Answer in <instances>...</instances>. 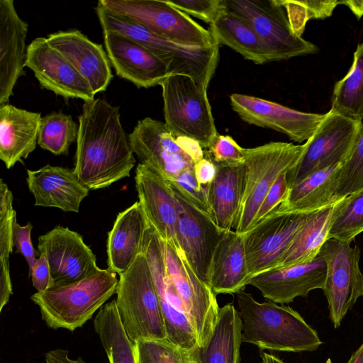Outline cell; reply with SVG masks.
<instances>
[{
    "mask_svg": "<svg viewBox=\"0 0 363 363\" xmlns=\"http://www.w3.org/2000/svg\"><path fill=\"white\" fill-rule=\"evenodd\" d=\"M161 243L167 274L184 305L201 347L211 336L218 320L220 307L216 295L198 277L182 250L162 239Z\"/></svg>",
    "mask_w": 363,
    "mask_h": 363,
    "instance_id": "obj_13",
    "label": "cell"
},
{
    "mask_svg": "<svg viewBox=\"0 0 363 363\" xmlns=\"http://www.w3.org/2000/svg\"><path fill=\"white\" fill-rule=\"evenodd\" d=\"M193 167L186 169L170 182L181 189L197 205L209 213L207 189L199 185L194 176Z\"/></svg>",
    "mask_w": 363,
    "mask_h": 363,
    "instance_id": "obj_44",
    "label": "cell"
},
{
    "mask_svg": "<svg viewBox=\"0 0 363 363\" xmlns=\"http://www.w3.org/2000/svg\"><path fill=\"white\" fill-rule=\"evenodd\" d=\"M176 142L194 163L205 157L203 147L196 140L186 136H177L176 137Z\"/></svg>",
    "mask_w": 363,
    "mask_h": 363,
    "instance_id": "obj_48",
    "label": "cell"
},
{
    "mask_svg": "<svg viewBox=\"0 0 363 363\" xmlns=\"http://www.w3.org/2000/svg\"><path fill=\"white\" fill-rule=\"evenodd\" d=\"M228 11L244 19L259 35L273 61L313 54L318 48L292 30L279 0H223Z\"/></svg>",
    "mask_w": 363,
    "mask_h": 363,
    "instance_id": "obj_7",
    "label": "cell"
},
{
    "mask_svg": "<svg viewBox=\"0 0 363 363\" xmlns=\"http://www.w3.org/2000/svg\"><path fill=\"white\" fill-rule=\"evenodd\" d=\"M340 4L347 6L358 18L363 16V1H343Z\"/></svg>",
    "mask_w": 363,
    "mask_h": 363,
    "instance_id": "obj_50",
    "label": "cell"
},
{
    "mask_svg": "<svg viewBox=\"0 0 363 363\" xmlns=\"http://www.w3.org/2000/svg\"><path fill=\"white\" fill-rule=\"evenodd\" d=\"M342 162L318 170L289 188L278 211H315L335 203L334 194Z\"/></svg>",
    "mask_w": 363,
    "mask_h": 363,
    "instance_id": "obj_30",
    "label": "cell"
},
{
    "mask_svg": "<svg viewBox=\"0 0 363 363\" xmlns=\"http://www.w3.org/2000/svg\"><path fill=\"white\" fill-rule=\"evenodd\" d=\"M260 357L262 359L261 363H285L278 357L264 352H260Z\"/></svg>",
    "mask_w": 363,
    "mask_h": 363,
    "instance_id": "obj_52",
    "label": "cell"
},
{
    "mask_svg": "<svg viewBox=\"0 0 363 363\" xmlns=\"http://www.w3.org/2000/svg\"><path fill=\"white\" fill-rule=\"evenodd\" d=\"M169 183L175 197L179 248L198 277L210 287L211 262L224 230L218 227L208 212Z\"/></svg>",
    "mask_w": 363,
    "mask_h": 363,
    "instance_id": "obj_10",
    "label": "cell"
},
{
    "mask_svg": "<svg viewBox=\"0 0 363 363\" xmlns=\"http://www.w3.org/2000/svg\"><path fill=\"white\" fill-rule=\"evenodd\" d=\"M361 250L351 242L328 239L320 254L326 266L323 289L335 328L340 324L359 298L363 296V274L359 267Z\"/></svg>",
    "mask_w": 363,
    "mask_h": 363,
    "instance_id": "obj_11",
    "label": "cell"
},
{
    "mask_svg": "<svg viewBox=\"0 0 363 363\" xmlns=\"http://www.w3.org/2000/svg\"><path fill=\"white\" fill-rule=\"evenodd\" d=\"M333 205L312 214L275 268L308 263L318 256L328 240Z\"/></svg>",
    "mask_w": 363,
    "mask_h": 363,
    "instance_id": "obj_32",
    "label": "cell"
},
{
    "mask_svg": "<svg viewBox=\"0 0 363 363\" xmlns=\"http://www.w3.org/2000/svg\"><path fill=\"white\" fill-rule=\"evenodd\" d=\"M185 13L212 24L225 9L223 0H167Z\"/></svg>",
    "mask_w": 363,
    "mask_h": 363,
    "instance_id": "obj_42",
    "label": "cell"
},
{
    "mask_svg": "<svg viewBox=\"0 0 363 363\" xmlns=\"http://www.w3.org/2000/svg\"><path fill=\"white\" fill-rule=\"evenodd\" d=\"M38 248L47 257L54 286L79 281L99 269L81 235L68 228L57 225L40 235Z\"/></svg>",
    "mask_w": 363,
    "mask_h": 363,
    "instance_id": "obj_17",
    "label": "cell"
},
{
    "mask_svg": "<svg viewBox=\"0 0 363 363\" xmlns=\"http://www.w3.org/2000/svg\"><path fill=\"white\" fill-rule=\"evenodd\" d=\"M206 153L216 164H235L243 163L245 160V148L227 135L218 134Z\"/></svg>",
    "mask_w": 363,
    "mask_h": 363,
    "instance_id": "obj_41",
    "label": "cell"
},
{
    "mask_svg": "<svg viewBox=\"0 0 363 363\" xmlns=\"http://www.w3.org/2000/svg\"><path fill=\"white\" fill-rule=\"evenodd\" d=\"M347 363H363V342L351 355Z\"/></svg>",
    "mask_w": 363,
    "mask_h": 363,
    "instance_id": "obj_51",
    "label": "cell"
},
{
    "mask_svg": "<svg viewBox=\"0 0 363 363\" xmlns=\"http://www.w3.org/2000/svg\"><path fill=\"white\" fill-rule=\"evenodd\" d=\"M46 363H86L81 357L72 359L69 357V351L64 349H55L45 354Z\"/></svg>",
    "mask_w": 363,
    "mask_h": 363,
    "instance_id": "obj_49",
    "label": "cell"
},
{
    "mask_svg": "<svg viewBox=\"0 0 363 363\" xmlns=\"http://www.w3.org/2000/svg\"><path fill=\"white\" fill-rule=\"evenodd\" d=\"M194 173L199 185L208 189L209 185L213 181L216 172L217 166L213 161L208 156L194 164Z\"/></svg>",
    "mask_w": 363,
    "mask_h": 363,
    "instance_id": "obj_47",
    "label": "cell"
},
{
    "mask_svg": "<svg viewBox=\"0 0 363 363\" xmlns=\"http://www.w3.org/2000/svg\"><path fill=\"white\" fill-rule=\"evenodd\" d=\"M242 322V340L262 350L313 352L323 343L318 333L291 307L259 303L250 293L236 294Z\"/></svg>",
    "mask_w": 363,
    "mask_h": 363,
    "instance_id": "obj_2",
    "label": "cell"
},
{
    "mask_svg": "<svg viewBox=\"0 0 363 363\" xmlns=\"http://www.w3.org/2000/svg\"><path fill=\"white\" fill-rule=\"evenodd\" d=\"M314 212L274 210L242 235L250 278L277 266Z\"/></svg>",
    "mask_w": 363,
    "mask_h": 363,
    "instance_id": "obj_12",
    "label": "cell"
},
{
    "mask_svg": "<svg viewBox=\"0 0 363 363\" xmlns=\"http://www.w3.org/2000/svg\"><path fill=\"white\" fill-rule=\"evenodd\" d=\"M210 26L219 45H224L255 64L272 62L271 52L253 28L242 18L225 9Z\"/></svg>",
    "mask_w": 363,
    "mask_h": 363,
    "instance_id": "obj_31",
    "label": "cell"
},
{
    "mask_svg": "<svg viewBox=\"0 0 363 363\" xmlns=\"http://www.w3.org/2000/svg\"><path fill=\"white\" fill-rule=\"evenodd\" d=\"M135 182L138 201L150 225L162 240L180 250L176 233L175 197L169 182L140 162L135 169Z\"/></svg>",
    "mask_w": 363,
    "mask_h": 363,
    "instance_id": "obj_21",
    "label": "cell"
},
{
    "mask_svg": "<svg viewBox=\"0 0 363 363\" xmlns=\"http://www.w3.org/2000/svg\"><path fill=\"white\" fill-rule=\"evenodd\" d=\"M363 188V126L340 170L334 194L335 202Z\"/></svg>",
    "mask_w": 363,
    "mask_h": 363,
    "instance_id": "obj_38",
    "label": "cell"
},
{
    "mask_svg": "<svg viewBox=\"0 0 363 363\" xmlns=\"http://www.w3.org/2000/svg\"><path fill=\"white\" fill-rule=\"evenodd\" d=\"M94 326L109 363H137L135 346L122 325L116 299L99 310Z\"/></svg>",
    "mask_w": 363,
    "mask_h": 363,
    "instance_id": "obj_33",
    "label": "cell"
},
{
    "mask_svg": "<svg viewBox=\"0 0 363 363\" xmlns=\"http://www.w3.org/2000/svg\"><path fill=\"white\" fill-rule=\"evenodd\" d=\"M150 226L139 201L120 212L108 233V269L119 275L125 272L141 253L145 233Z\"/></svg>",
    "mask_w": 363,
    "mask_h": 363,
    "instance_id": "obj_25",
    "label": "cell"
},
{
    "mask_svg": "<svg viewBox=\"0 0 363 363\" xmlns=\"http://www.w3.org/2000/svg\"><path fill=\"white\" fill-rule=\"evenodd\" d=\"M27 184L35 206L54 207L78 213L87 189L73 169L47 164L38 169H27Z\"/></svg>",
    "mask_w": 363,
    "mask_h": 363,
    "instance_id": "obj_24",
    "label": "cell"
},
{
    "mask_svg": "<svg viewBox=\"0 0 363 363\" xmlns=\"http://www.w3.org/2000/svg\"><path fill=\"white\" fill-rule=\"evenodd\" d=\"M41 118L40 113L0 105V159L7 169L35 149Z\"/></svg>",
    "mask_w": 363,
    "mask_h": 363,
    "instance_id": "obj_27",
    "label": "cell"
},
{
    "mask_svg": "<svg viewBox=\"0 0 363 363\" xmlns=\"http://www.w3.org/2000/svg\"><path fill=\"white\" fill-rule=\"evenodd\" d=\"M280 4L287 11V16L293 31L301 36L306 23L311 18L330 17L340 4L339 1H281Z\"/></svg>",
    "mask_w": 363,
    "mask_h": 363,
    "instance_id": "obj_39",
    "label": "cell"
},
{
    "mask_svg": "<svg viewBox=\"0 0 363 363\" xmlns=\"http://www.w3.org/2000/svg\"><path fill=\"white\" fill-rule=\"evenodd\" d=\"M131 149L140 163L172 182L194 162L176 142V137L162 121L146 117L138 121L128 135Z\"/></svg>",
    "mask_w": 363,
    "mask_h": 363,
    "instance_id": "obj_15",
    "label": "cell"
},
{
    "mask_svg": "<svg viewBox=\"0 0 363 363\" xmlns=\"http://www.w3.org/2000/svg\"><path fill=\"white\" fill-rule=\"evenodd\" d=\"M33 225L28 222L21 226L16 219L13 224V241L16 251L22 255L28 264V274L31 272L36 260V251L31 242V230Z\"/></svg>",
    "mask_w": 363,
    "mask_h": 363,
    "instance_id": "obj_45",
    "label": "cell"
},
{
    "mask_svg": "<svg viewBox=\"0 0 363 363\" xmlns=\"http://www.w3.org/2000/svg\"><path fill=\"white\" fill-rule=\"evenodd\" d=\"M79 125L70 115L52 112L42 117L38 138V145L55 155H67L77 141Z\"/></svg>",
    "mask_w": 363,
    "mask_h": 363,
    "instance_id": "obj_37",
    "label": "cell"
},
{
    "mask_svg": "<svg viewBox=\"0 0 363 363\" xmlns=\"http://www.w3.org/2000/svg\"><path fill=\"white\" fill-rule=\"evenodd\" d=\"M216 164V175L207 189L209 213L220 229L230 230L235 229L242 208L247 167L245 162Z\"/></svg>",
    "mask_w": 363,
    "mask_h": 363,
    "instance_id": "obj_26",
    "label": "cell"
},
{
    "mask_svg": "<svg viewBox=\"0 0 363 363\" xmlns=\"http://www.w3.org/2000/svg\"><path fill=\"white\" fill-rule=\"evenodd\" d=\"M106 52L116 74L138 88L160 85L170 74L167 66L149 50L128 37L104 31Z\"/></svg>",
    "mask_w": 363,
    "mask_h": 363,
    "instance_id": "obj_20",
    "label": "cell"
},
{
    "mask_svg": "<svg viewBox=\"0 0 363 363\" xmlns=\"http://www.w3.org/2000/svg\"><path fill=\"white\" fill-rule=\"evenodd\" d=\"M25 67L33 71L40 86L65 99H94L86 80L46 38H37L28 46Z\"/></svg>",
    "mask_w": 363,
    "mask_h": 363,
    "instance_id": "obj_18",
    "label": "cell"
},
{
    "mask_svg": "<svg viewBox=\"0 0 363 363\" xmlns=\"http://www.w3.org/2000/svg\"><path fill=\"white\" fill-rule=\"evenodd\" d=\"M250 275L243 235L224 230L211 267L210 287L215 295L237 294L247 285Z\"/></svg>",
    "mask_w": 363,
    "mask_h": 363,
    "instance_id": "obj_28",
    "label": "cell"
},
{
    "mask_svg": "<svg viewBox=\"0 0 363 363\" xmlns=\"http://www.w3.org/2000/svg\"><path fill=\"white\" fill-rule=\"evenodd\" d=\"M348 72L335 84L330 109L363 121V43L357 45Z\"/></svg>",
    "mask_w": 363,
    "mask_h": 363,
    "instance_id": "obj_34",
    "label": "cell"
},
{
    "mask_svg": "<svg viewBox=\"0 0 363 363\" xmlns=\"http://www.w3.org/2000/svg\"><path fill=\"white\" fill-rule=\"evenodd\" d=\"M13 194L3 179L0 181V311L13 294L9 256L13 251V224L16 213L13 208Z\"/></svg>",
    "mask_w": 363,
    "mask_h": 363,
    "instance_id": "obj_35",
    "label": "cell"
},
{
    "mask_svg": "<svg viewBox=\"0 0 363 363\" xmlns=\"http://www.w3.org/2000/svg\"><path fill=\"white\" fill-rule=\"evenodd\" d=\"M242 322L233 303L220 308L213 330L195 352L198 363H240Z\"/></svg>",
    "mask_w": 363,
    "mask_h": 363,
    "instance_id": "obj_29",
    "label": "cell"
},
{
    "mask_svg": "<svg viewBox=\"0 0 363 363\" xmlns=\"http://www.w3.org/2000/svg\"><path fill=\"white\" fill-rule=\"evenodd\" d=\"M116 294L121 321L133 344L147 340H167L158 294L143 252L119 275Z\"/></svg>",
    "mask_w": 363,
    "mask_h": 363,
    "instance_id": "obj_4",
    "label": "cell"
},
{
    "mask_svg": "<svg viewBox=\"0 0 363 363\" xmlns=\"http://www.w3.org/2000/svg\"><path fill=\"white\" fill-rule=\"evenodd\" d=\"M134 346L137 363H190L191 352L168 340H141Z\"/></svg>",
    "mask_w": 363,
    "mask_h": 363,
    "instance_id": "obj_40",
    "label": "cell"
},
{
    "mask_svg": "<svg viewBox=\"0 0 363 363\" xmlns=\"http://www.w3.org/2000/svg\"><path fill=\"white\" fill-rule=\"evenodd\" d=\"M28 24L18 16L13 0H0V105L8 104L25 74Z\"/></svg>",
    "mask_w": 363,
    "mask_h": 363,
    "instance_id": "obj_23",
    "label": "cell"
},
{
    "mask_svg": "<svg viewBox=\"0 0 363 363\" xmlns=\"http://www.w3.org/2000/svg\"><path fill=\"white\" fill-rule=\"evenodd\" d=\"M74 172L89 190L106 188L130 177L135 159L119 108L104 99L84 101L78 117Z\"/></svg>",
    "mask_w": 363,
    "mask_h": 363,
    "instance_id": "obj_1",
    "label": "cell"
},
{
    "mask_svg": "<svg viewBox=\"0 0 363 363\" xmlns=\"http://www.w3.org/2000/svg\"><path fill=\"white\" fill-rule=\"evenodd\" d=\"M327 266L319 253L311 262L270 269L250 278L247 285L260 291L267 300L289 303L296 297H306L314 289H323Z\"/></svg>",
    "mask_w": 363,
    "mask_h": 363,
    "instance_id": "obj_19",
    "label": "cell"
},
{
    "mask_svg": "<svg viewBox=\"0 0 363 363\" xmlns=\"http://www.w3.org/2000/svg\"><path fill=\"white\" fill-rule=\"evenodd\" d=\"M28 276L31 277L33 285L38 292H43L54 286L48 261L43 253H40Z\"/></svg>",
    "mask_w": 363,
    "mask_h": 363,
    "instance_id": "obj_46",
    "label": "cell"
},
{
    "mask_svg": "<svg viewBox=\"0 0 363 363\" xmlns=\"http://www.w3.org/2000/svg\"><path fill=\"white\" fill-rule=\"evenodd\" d=\"M286 173L280 175L267 192L257 212L251 228L276 210L285 200L289 189Z\"/></svg>",
    "mask_w": 363,
    "mask_h": 363,
    "instance_id": "obj_43",
    "label": "cell"
},
{
    "mask_svg": "<svg viewBox=\"0 0 363 363\" xmlns=\"http://www.w3.org/2000/svg\"><path fill=\"white\" fill-rule=\"evenodd\" d=\"M164 123L177 136L208 149L218 135L207 90L186 75L170 74L161 84Z\"/></svg>",
    "mask_w": 363,
    "mask_h": 363,
    "instance_id": "obj_5",
    "label": "cell"
},
{
    "mask_svg": "<svg viewBox=\"0 0 363 363\" xmlns=\"http://www.w3.org/2000/svg\"><path fill=\"white\" fill-rule=\"evenodd\" d=\"M363 126L355 121L330 110L313 135L306 143L298 162L286 173L289 188L311 174L344 162L354 145Z\"/></svg>",
    "mask_w": 363,
    "mask_h": 363,
    "instance_id": "obj_9",
    "label": "cell"
},
{
    "mask_svg": "<svg viewBox=\"0 0 363 363\" xmlns=\"http://www.w3.org/2000/svg\"><path fill=\"white\" fill-rule=\"evenodd\" d=\"M118 279L108 269H99L72 283L56 285L30 297L42 319L52 329L71 332L82 327L116 294Z\"/></svg>",
    "mask_w": 363,
    "mask_h": 363,
    "instance_id": "obj_3",
    "label": "cell"
},
{
    "mask_svg": "<svg viewBox=\"0 0 363 363\" xmlns=\"http://www.w3.org/2000/svg\"><path fill=\"white\" fill-rule=\"evenodd\" d=\"M230 105L245 122L285 134L302 143L313 135L325 113L299 111L276 102L242 94L230 96Z\"/></svg>",
    "mask_w": 363,
    "mask_h": 363,
    "instance_id": "obj_16",
    "label": "cell"
},
{
    "mask_svg": "<svg viewBox=\"0 0 363 363\" xmlns=\"http://www.w3.org/2000/svg\"><path fill=\"white\" fill-rule=\"evenodd\" d=\"M105 8L125 16L153 33L176 43L196 47L219 45L207 30L166 1L100 0Z\"/></svg>",
    "mask_w": 363,
    "mask_h": 363,
    "instance_id": "obj_8",
    "label": "cell"
},
{
    "mask_svg": "<svg viewBox=\"0 0 363 363\" xmlns=\"http://www.w3.org/2000/svg\"><path fill=\"white\" fill-rule=\"evenodd\" d=\"M195 351H196V350L191 353L190 363H198Z\"/></svg>",
    "mask_w": 363,
    "mask_h": 363,
    "instance_id": "obj_53",
    "label": "cell"
},
{
    "mask_svg": "<svg viewBox=\"0 0 363 363\" xmlns=\"http://www.w3.org/2000/svg\"><path fill=\"white\" fill-rule=\"evenodd\" d=\"M141 252L145 255L152 272L167 340L184 351L194 352L199 347L196 332L167 274L161 239L151 225L145 233Z\"/></svg>",
    "mask_w": 363,
    "mask_h": 363,
    "instance_id": "obj_14",
    "label": "cell"
},
{
    "mask_svg": "<svg viewBox=\"0 0 363 363\" xmlns=\"http://www.w3.org/2000/svg\"><path fill=\"white\" fill-rule=\"evenodd\" d=\"M363 232V188L333 205L328 239L352 241Z\"/></svg>",
    "mask_w": 363,
    "mask_h": 363,
    "instance_id": "obj_36",
    "label": "cell"
},
{
    "mask_svg": "<svg viewBox=\"0 0 363 363\" xmlns=\"http://www.w3.org/2000/svg\"><path fill=\"white\" fill-rule=\"evenodd\" d=\"M306 144L271 142L245 148L247 177L242 208L235 231L241 235L252 227L257 212L278 177L288 172L300 160Z\"/></svg>",
    "mask_w": 363,
    "mask_h": 363,
    "instance_id": "obj_6",
    "label": "cell"
},
{
    "mask_svg": "<svg viewBox=\"0 0 363 363\" xmlns=\"http://www.w3.org/2000/svg\"><path fill=\"white\" fill-rule=\"evenodd\" d=\"M86 80L94 94L106 91L113 74L106 52L78 30L50 33L46 38Z\"/></svg>",
    "mask_w": 363,
    "mask_h": 363,
    "instance_id": "obj_22",
    "label": "cell"
}]
</instances>
